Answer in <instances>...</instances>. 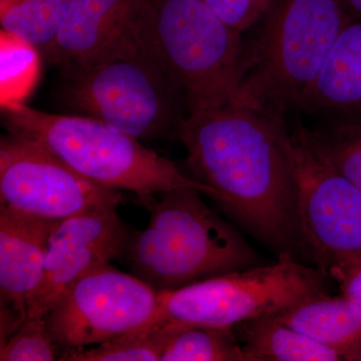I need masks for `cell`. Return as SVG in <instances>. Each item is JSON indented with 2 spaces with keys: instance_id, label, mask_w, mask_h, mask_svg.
<instances>
[{
  "instance_id": "14",
  "label": "cell",
  "mask_w": 361,
  "mask_h": 361,
  "mask_svg": "<svg viewBox=\"0 0 361 361\" xmlns=\"http://www.w3.org/2000/svg\"><path fill=\"white\" fill-rule=\"evenodd\" d=\"M299 108L361 120V20L355 18L342 30Z\"/></svg>"
},
{
  "instance_id": "13",
  "label": "cell",
  "mask_w": 361,
  "mask_h": 361,
  "mask_svg": "<svg viewBox=\"0 0 361 361\" xmlns=\"http://www.w3.org/2000/svg\"><path fill=\"white\" fill-rule=\"evenodd\" d=\"M61 220L39 217L0 204L1 305L27 320V306L39 288L52 231Z\"/></svg>"
},
{
  "instance_id": "1",
  "label": "cell",
  "mask_w": 361,
  "mask_h": 361,
  "mask_svg": "<svg viewBox=\"0 0 361 361\" xmlns=\"http://www.w3.org/2000/svg\"><path fill=\"white\" fill-rule=\"evenodd\" d=\"M176 135L192 178L223 210L278 256L307 253L283 116L228 104L189 114Z\"/></svg>"
},
{
  "instance_id": "18",
  "label": "cell",
  "mask_w": 361,
  "mask_h": 361,
  "mask_svg": "<svg viewBox=\"0 0 361 361\" xmlns=\"http://www.w3.org/2000/svg\"><path fill=\"white\" fill-rule=\"evenodd\" d=\"M180 323H167L148 331L139 329L90 349L61 351L63 361H161Z\"/></svg>"
},
{
  "instance_id": "21",
  "label": "cell",
  "mask_w": 361,
  "mask_h": 361,
  "mask_svg": "<svg viewBox=\"0 0 361 361\" xmlns=\"http://www.w3.org/2000/svg\"><path fill=\"white\" fill-rule=\"evenodd\" d=\"M39 52L1 32V102H23L37 80Z\"/></svg>"
},
{
  "instance_id": "24",
  "label": "cell",
  "mask_w": 361,
  "mask_h": 361,
  "mask_svg": "<svg viewBox=\"0 0 361 361\" xmlns=\"http://www.w3.org/2000/svg\"><path fill=\"white\" fill-rule=\"evenodd\" d=\"M329 276L336 280L342 293L361 310V263L334 268L330 271Z\"/></svg>"
},
{
  "instance_id": "10",
  "label": "cell",
  "mask_w": 361,
  "mask_h": 361,
  "mask_svg": "<svg viewBox=\"0 0 361 361\" xmlns=\"http://www.w3.org/2000/svg\"><path fill=\"white\" fill-rule=\"evenodd\" d=\"M157 305L155 289L110 263L82 275L44 320L61 353L125 336L148 322Z\"/></svg>"
},
{
  "instance_id": "22",
  "label": "cell",
  "mask_w": 361,
  "mask_h": 361,
  "mask_svg": "<svg viewBox=\"0 0 361 361\" xmlns=\"http://www.w3.org/2000/svg\"><path fill=\"white\" fill-rule=\"evenodd\" d=\"M61 350L52 341L44 318L27 320L0 345L1 361H54Z\"/></svg>"
},
{
  "instance_id": "3",
  "label": "cell",
  "mask_w": 361,
  "mask_h": 361,
  "mask_svg": "<svg viewBox=\"0 0 361 361\" xmlns=\"http://www.w3.org/2000/svg\"><path fill=\"white\" fill-rule=\"evenodd\" d=\"M1 111L9 133L39 142L101 186L132 192L147 210L158 200L157 195L179 188L221 200L215 190L185 175L172 161L97 118L45 113L23 102H1Z\"/></svg>"
},
{
  "instance_id": "19",
  "label": "cell",
  "mask_w": 361,
  "mask_h": 361,
  "mask_svg": "<svg viewBox=\"0 0 361 361\" xmlns=\"http://www.w3.org/2000/svg\"><path fill=\"white\" fill-rule=\"evenodd\" d=\"M161 361H245V356L234 330L180 323Z\"/></svg>"
},
{
  "instance_id": "11",
  "label": "cell",
  "mask_w": 361,
  "mask_h": 361,
  "mask_svg": "<svg viewBox=\"0 0 361 361\" xmlns=\"http://www.w3.org/2000/svg\"><path fill=\"white\" fill-rule=\"evenodd\" d=\"M116 210L59 221L49 238L42 282L28 303L27 318H44L82 275L127 255L135 232Z\"/></svg>"
},
{
  "instance_id": "16",
  "label": "cell",
  "mask_w": 361,
  "mask_h": 361,
  "mask_svg": "<svg viewBox=\"0 0 361 361\" xmlns=\"http://www.w3.org/2000/svg\"><path fill=\"white\" fill-rule=\"evenodd\" d=\"M245 361H341L334 349L291 329L273 315L247 320L233 329Z\"/></svg>"
},
{
  "instance_id": "9",
  "label": "cell",
  "mask_w": 361,
  "mask_h": 361,
  "mask_svg": "<svg viewBox=\"0 0 361 361\" xmlns=\"http://www.w3.org/2000/svg\"><path fill=\"white\" fill-rule=\"evenodd\" d=\"M0 201L23 213L63 220L118 209L123 194L80 175L39 142L9 133L0 141Z\"/></svg>"
},
{
  "instance_id": "8",
  "label": "cell",
  "mask_w": 361,
  "mask_h": 361,
  "mask_svg": "<svg viewBox=\"0 0 361 361\" xmlns=\"http://www.w3.org/2000/svg\"><path fill=\"white\" fill-rule=\"evenodd\" d=\"M289 144L304 243L318 269L361 263V190L332 167L310 130L298 125Z\"/></svg>"
},
{
  "instance_id": "12",
  "label": "cell",
  "mask_w": 361,
  "mask_h": 361,
  "mask_svg": "<svg viewBox=\"0 0 361 361\" xmlns=\"http://www.w3.org/2000/svg\"><path fill=\"white\" fill-rule=\"evenodd\" d=\"M146 0H71L44 58L59 70L89 68L139 49L135 21Z\"/></svg>"
},
{
  "instance_id": "7",
  "label": "cell",
  "mask_w": 361,
  "mask_h": 361,
  "mask_svg": "<svg viewBox=\"0 0 361 361\" xmlns=\"http://www.w3.org/2000/svg\"><path fill=\"white\" fill-rule=\"evenodd\" d=\"M61 73V97L68 108L135 139L177 133L185 118L180 94L140 47L130 56Z\"/></svg>"
},
{
  "instance_id": "20",
  "label": "cell",
  "mask_w": 361,
  "mask_h": 361,
  "mask_svg": "<svg viewBox=\"0 0 361 361\" xmlns=\"http://www.w3.org/2000/svg\"><path fill=\"white\" fill-rule=\"evenodd\" d=\"M310 134L332 167L361 190V120H336Z\"/></svg>"
},
{
  "instance_id": "6",
  "label": "cell",
  "mask_w": 361,
  "mask_h": 361,
  "mask_svg": "<svg viewBox=\"0 0 361 361\" xmlns=\"http://www.w3.org/2000/svg\"><path fill=\"white\" fill-rule=\"evenodd\" d=\"M326 275L295 260L278 256L261 264L195 282L175 290L158 292L146 329L167 323L234 329L240 323L276 314L312 297L327 293Z\"/></svg>"
},
{
  "instance_id": "4",
  "label": "cell",
  "mask_w": 361,
  "mask_h": 361,
  "mask_svg": "<svg viewBox=\"0 0 361 361\" xmlns=\"http://www.w3.org/2000/svg\"><path fill=\"white\" fill-rule=\"evenodd\" d=\"M201 192L179 188L149 209L146 229L135 232L127 257L132 274L157 292L261 265L238 232L204 203Z\"/></svg>"
},
{
  "instance_id": "17",
  "label": "cell",
  "mask_w": 361,
  "mask_h": 361,
  "mask_svg": "<svg viewBox=\"0 0 361 361\" xmlns=\"http://www.w3.org/2000/svg\"><path fill=\"white\" fill-rule=\"evenodd\" d=\"M71 0H0L2 32L32 45L44 56L54 44Z\"/></svg>"
},
{
  "instance_id": "5",
  "label": "cell",
  "mask_w": 361,
  "mask_h": 361,
  "mask_svg": "<svg viewBox=\"0 0 361 361\" xmlns=\"http://www.w3.org/2000/svg\"><path fill=\"white\" fill-rule=\"evenodd\" d=\"M353 20L343 0H274L248 42L245 75L231 104L280 116L299 108Z\"/></svg>"
},
{
  "instance_id": "15",
  "label": "cell",
  "mask_w": 361,
  "mask_h": 361,
  "mask_svg": "<svg viewBox=\"0 0 361 361\" xmlns=\"http://www.w3.org/2000/svg\"><path fill=\"white\" fill-rule=\"evenodd\" d=\"M291 329L334 349L343 361H361V310L343 293L306 299L273 315Z\"/></svg>"
},
{
  "instance_id": "25",
  "label": "cell",
  "mask_w": 361,
  "mask_h": 361,
  "mask_svg": "<svg viewBox=\"0 0 361 361\" xmlns=\"http://www.w3.org/2000/svg\"><path fill=\"white\" fill-rule=\"evenodd\" d=\"M349 13L355 16V20H361V0H343Z\"/></svg>"
},
{
  "instance_id": "2",
  "label": "cell",
  "mask_w": 361,
  "mask_h": 361,
  "mask_svg": "<svg viewBox=\"0 0 361 361\" xmlns=\"http://www.w3.org/2000/svg\"><path fill=\"white\" fill-rule=\"evenodd\" d=\"M134 37L177 90L188 115L234 101L245 75L248 42L203 0H146Z\"/></svg>"
},
{
  "instance_id": "23",
  "label": "cell",
  "mask_w": 361,
  "mask_h": 361,
  "mask_svg": "<svg viewBox=\"0 0 361 361\" xmlns=\"http://www.w3.org/2000/svg\"><path fill=\"white\" fill-rule=\"evenodd\" d=\"M226 25L245 32L262 20L274 0H203Z\"/></svg>"
}]
</instances>
